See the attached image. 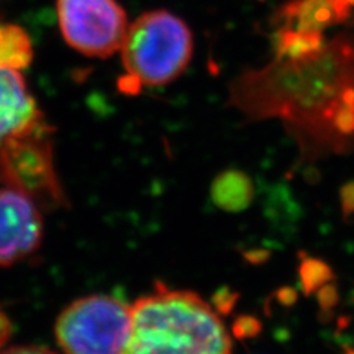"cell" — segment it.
<instances>
[{
    "mask_svg": "<svg viewBox=\"0 0 354 354\" xmlns=\"http://www.w3.org/2000/svg\"><path fill=\"white\" fill-rule=\"evenodd\" d=\"M341 207L346 217L354 214V180L341 187Z\"/></svg>",
    "mask_w": 354,
    "mask_h": 354,
    "instance_id": "cell-13",
    "label": "cell"
},
{
    "mask_svg": "<svg viewBox=\"0 0 354 354\" xmlns=\"http://www.w3.org/2000/svg\"><path fill=\"white\" fill-rule=\"evenodd\" d=\"M344 354H354V348H348V350H346V353Z\"/></svg>",
    "mask_w": 354,
    "mask_h": 354,
    "instance_id": "cell-17",
    "label": "cell"
},
{
    "mask_svg": "<svg viewBox=\"0 0 354 354\" xmlns=\"http://www.w3.org/2000/svg\"><path fill=\"white\" fill-rule=\"evenodd\" d=\"M10 334H12V322L3 313V310L0 308V348L5 347Z\"/></svg>",
    "mask_w": 354,
    "mask_h": 354,
    "instance_id": "cell-15",
    "label": "cell"
},
{
    "mask_svg": "<svg viewBox=\"0 0 354 354\" xmlns=\"http://www.w3.org/2000/svg\"><path fill=\"white\" fill-rule=\"evenodd\" d=\"M43 239L40 207L12 187H0V266H14L35 254Z\"/></svg>",
    "mask_w": 354,
    "mask_h": 354,
    "instance_id": "cell-7",
    "label": "cell"
},
{
    "mask_svg": "<svg viewBox=\"0 0 354 354\" xmlns=\"http://www.w3.org/2000/svg\"><path fill=\"white\" fill-rule=\"evenodd\" d=\"M120 52L126 70L121 91L133 95L142 87L165 86L179 79L192 59V31L169 10H149L129 24Z\"/></svg>",
    "mask_w": 354,
    "mask_h": 354,
    "instance_id": "cell-3",
    "label": "cell"
},
{
    "mask_svg": "<svg viewBox=\"0 0 354 354\" xmlns=\"http://www.w3.org/2000/svg\"><path fill=\"white\" fill-rule=\"evenodd\" d=\"M337 6H341V8H346V9H350L351 6H354V0H332Z\"/></svg>",
    "mask_w": 354,
    "mask_h": 354,
    "instance_id": "cell-16",
    "label": "cell"
},
{
    "mask_svg": "<svg viewBox=\"0 0 354 354\" xmlns=\"http://www.w3.org/2000/svg\"><path fill=\"white\" fill-rule=\"evenodd\" d=\"M354 84V39L337 37L301 59H274L242 74L230 87L229 104L250 120L285 121L307 151L341 152L334 117Z\"/></svg>",
    "mask_w": 354,
    "mask_h": 354,
    "instance_id": "cell-1",
    "label": "cell"
},
{
    "mask_svg": "<svg viewBox=\"0 0 354 354\" xmlns=\"http://www.w3.org/2000/svg\"><path fill=\"white\" fill-rule=\"evenodd\" d=\"M252 195V186L248 177L236 170L220 174L213 183V198L225 208H241L247 205Z\"/></svg>",
    "mask_w": 354,
    "mask_h": 354,
    "instance_id": "cell-11",
    "label": "cell"
},
{
    "mask_svg": "<svg viewBox=\"0 0 354 354\" xmlns=\"http://www.w3.org/2000/svg\"><path fill=\"white\" fill-rule=\"evenodd\" d=\"M57 14L65 41L92 58L113 57L129 28L126 10L117 0H58Z\"/></svg>",
    "mask_w": 354,
    "mask_h": 354,
    "instance_id": "cell-6",
    "label": "cell"
},
{
    "mask_svg": "<svg viewBox=\"0 0 354 354\" xmlns=\"http://www.w3.org/2000/svg\"><path fill=\"white\" fill-rule=\"evenodd\" d=\"M32 57L35 50L27 31L12 22L0 21V68L22 71Z\"/></svg>",
    "mask_w": 354,
    "mask_h": 354,
    "instance_id": "cell-10",
    "label": "cell"
},
{
    "mask_svg": "<svg viewBox=\"0 0 354 354\" xmlns=\"http://www.w3.org/2000/svg\"><path fill=\"white\" fill-rule=\"evenodd\" d=\"M348 17L350 9L337 6L332 0H292L279 12L281 27L307 32H322Z\"/></svg>",
    "mask_w": 354,
    "mask_h": 354,
    "instance_id": "cell-9",
    "label": "cell"
},
{
    "mask_svg": "<svg viewBox=\"0 0 354 354\" xmlns=\"http://www.w3.org/2000/svg\"><path fill=\"white\" fill-rule=\"evenodd\" d=\"M301 278L306 292H312L325 285L332 278V270L328 264L320 260H307L303 263Z\"/></svg>",
    "mask_w": 354,
    "mask_h": 354,
    "instance_id": "cell-12",
    "label": "cell"
},
{
    "mask_svg": "<svg viewBox=\"0 0 354 354\" xmlns=\"http://www.w3.org/2000/svg\"><path fill=\"white\" fill-rule=\"evenodd\" d=\"M130 306L111 295H87L66 306L55 324L64 354H126Z\"/></svg>",
    "mask_w": 354,
    "mask_h": 354,
    "instance_id": "cell-4",
    "label": "cell"
},
{
    "mask_svg": "<svg viewBox=\"0 0 354 354\" xmlns=\"http://www.w3.org/2000/svg\"><path fill=\"white\" fill-rule=\"evenodd\" d=\"M0 354H58L43 346H17L0 348Z\"/></svg>",
    "mask_w": 354,
    "mask_h": 354,
    "instance_id": "cell-14",
    "label": "cell"
},
{
    "mask_svg": "<svg viewBox=\"0 0 354 354\" xmlns=\"http://www.w3.org/2000/svg\"><path fill=\"white\" fill-rule=\"evenodd\" d=\"M43 120L44 115L22 74L0 68V149Z\"/></svg>",
    "mask_w": 354,
    "mask_h": 354,
    "instance_id": "cell-8",
    "label": "cell"
},
{
    "mask_svg": "<svg viewBox=\"0 0 354 354\" xmlns=\"http://www.w3.org/2000/svg\"><path fill=\"white\" fill-rule=\"evenodd\" d=\"M126 354H232L216 310L192 291L157 285L130 306Z\"/></svg>",
    "mask_w": 354,
    "mask_h": 354,
    "instance_id": "cell-2",
    "label": "cell"
},
{
    "mask_svg": "<svg viewBox=\"0 0 354 354\" xmlns=\"http://www.w3.org/2000/svg\"><path fill=\"white\" fill-rule=\"evenodd\" d=\"M52 133L43 120L0 149V183L26 194L40 208H55L65 201L53 167Z\"/></svg>",
    "mask_w": 354,
    "mask_h": 354,
    "instance_id": "cell-5",
    "label": "cell"
}]
</instances>
